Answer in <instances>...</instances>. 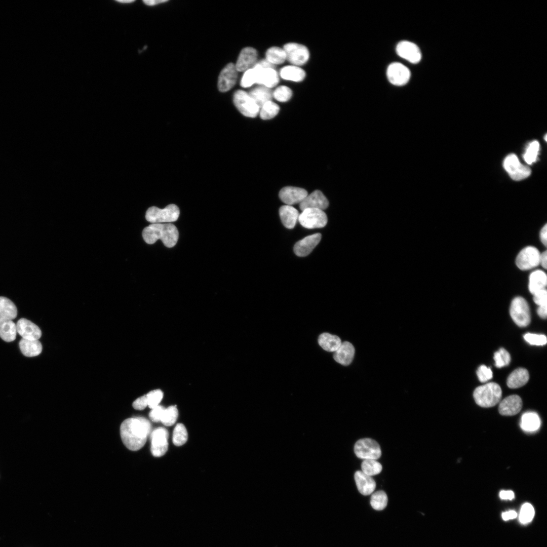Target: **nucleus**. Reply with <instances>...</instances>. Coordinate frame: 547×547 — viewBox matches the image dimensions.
<instances>
[{"mask_svg":"<svg viewBox=\"0 0 547 547\" xmlns=\"http://www.w3.org/2000/svg\"><path fill=\"white\" fill-rule=\"evenodd\" d=\"M178 412L176 406H171L165 408L161 422L166 426H171L176 421Z\"/></svg>","mask_w":547,"mask_h":547,"instance_id":"nucleus-41","label":"nucleus"},{"mask_svg":"<svg viewBox=\"0 0 547 547\" xmlns=\"http://www.w3.org/2000/svg\"><path fill=\"white\" fill-rule=\"evenodd\" d=\"M188 439V434L185 426L182 423L177 424L175 427L172 437L173 444L177 446L184 444Z\"/></svg>","mask_w":547,"mask_h":547,"instance_id":"nucleus-39","label":"nucleus"},{"mask_svg":"<svg viewBox=\"0 0 547 547\" xmlns=\"http://www.w3.org/2000/svg\"><path fill=\"white\" fill-rule=\"evenodd\" d=\"M362 471L369 476L379 474L382 471V465L375 459H365L361 464Z\"/></svg>","mask_w":547,"mask_h":547,"instance_id":"nucleus-37","label":"nucleus"},{"mask_svg":"<svg viewBox=\"0 0 547 547\" xmlns=\"http://www.w3.org/2000/svg\"><path fill=\"white\" fill-rule=\"evenodd\" d=\"M280 74L283 79L294 82H301L305 76V71L302 68L294 65L283 67Z\"/></svg>","mask_w":547,"mask_h":547,"instance_id":"nucleus-33","label":"nucleus"},{"mask_svg":"<svg viewBox=\"0 0 547 547\" xmlns=\"http://www.w3.org/2000/svg\"><path fill=\"white\" fill-rule=\"evenodd\" d=\"M233 101L238 110L245 116L255 118L259 112V106L244 91H237L234 93Z\"/></svg>","mask_w":547,"mask_h":547,"instance_id":"nucleus-7","label":"nucleus"},{"mask_svg":"<svg viewBox=\"0 0 547 547\" xmlns=\"http://www.w3.org/2000/svg\"><path fill=\"white\" fill-rule=\"evenodd\" d=\"M151 424L144 417H132L125 420L120 426L122 440L130 450L137 451L143 447L151 432Z\"/></svg>","mask_w":547,"mask_h":547,"instance_id":"nucleus-1","label":"nucleus"},{"mask_svg":"<svg viewBox=\"0 0 547 547\" xmlns=\"http://www.w3.org/2000/svg\"><path fill=\"white\" fill-rule=\"evenodd\" d=\"M539 264H541V265L544 268H545V269L546 268V266H547V253H546V251H545L543 252L542 253H540V259H539Z\"/></svg>","mask_w":547,"mask_h":547,"instance_id":"nucleus-56","label":"nucleus"},{"mask_svg":"<svg viewBox=\"0 0 547 547\" xmlns=\"http://www.w3.org/2000/svg\"><path fill=\"white\" fill-rule=\"evenodd\" d=\"M147 399V406L150 409L159 405L163 397V393L160 389H155L149 392L145 395Z\"/></svg>","mask_w":547,"mask_h":547,"instance_id":"nucleus-45","label":"nucleus"},{"mask_svg":"<svg viewBox=\"0 0 547 547\" xmlns=\"http://www.w3.org/2000/svg\"><path fill=\"white\" fill-rule=\"evenodd\" d=\"M511 359L510 354L503 348H500L494 354L495 365L499 368L508 365L511 362Z\"/></svg>","mask_w":547,"mask_h":547,"instance_id":"nucleus-43","label":"nucleus"},{"mask_svg":"<svg viewBox=\"0 0 547 547\" xmlns=\"http://www.w3.org/2000/svg\"><path fill=\"white\" fill-rule=\"evenodd\" d=\"M17 315L15 304L7 297L0 296V317L13 320Z\"/></svg>","mask_w":547,"mask_h":547,"instance_id":"nucleus-34","label":"nucleus"},{"mask_svg":"<svg viewBox=\"0 0 547 547\" xmlns=\"http://www.w3.org/2000/svg\"><path fill=\"white\" fill-rule=\"evenodd\" d=\"M248 94L260 108L266 102L271 101L272 97L271 90L262 85L253 88Z\"/></svg>","mask_w":547,"mask_h":547,"instance_id":"nucleus-32","label":"nucleus"},{"mask_svg":"<svg viewBox=\"0 0 547 547\" xmlns=\"http://www.w3.org/2000/svg\"><path fill=\"white\" fill-rule=\"evenodd\" d=\"M529 378L528 370L519 368L513 371L508 376L507 385L511 388H517L526 384Z\"/></svg>","mask_w":547,"mask_h":547,"instance_id":"nucleus-26","label":"nucleus"},{"mask_svg":"<svg viewBox=\"0 0 547 547\" xmlns=\"http://www.w3.org/2000/svg\"><path fill=\"white\" fill-rule=\"evenodd\" d=\"M499 497L503 500H512L515 497V494L512 490H501L499 492Z\"/></svg>","mask_w":547,"mask_h":547,"instance_id":"nucleus-52","label":"nucleus"},{"mask_svg":"<svg viewBox=\"0 0 547 547\" xmlns=\"http://www.w3.org/2000/svg\"><path fill=\"white\" fill-rule=\"evenodd\" d=\"M539 149V144L537 141L531 142L524 154V159L528 164H532L535 162Z\"/></svg>","mask_w":547,"mask_h":547,"instance_id":"nucleus-42","label":"nucleus"},{"mask_svg":"<svg viewBox=\"0 0 547 547\" xmlns=\"http://www.w3.org/2000/svg\"><path fill=\"white\" fill-rule=\"evenodd\" d=\"M354 452L358 458L364 460H377L381 455L379 445L370 438H363L357 441L354 446Z\"/></svg>","mask_w":547,"mask_h":547,"instance_id":"nucleus-8","label":"nucleus"},{"mask_svg":"<svg viewBox=\"0 0 547 547\" xmlns=\"http://www.w3.org/2000/svg\"><path fill=\"white\" fill-rule=\"evenodd\" d=\"M257 52L254 48H244L241 51L235 65L237 70L244 71L252 68L257 63Z\"/></svg>","mask_w":547,"mask_h":547,"instance_id":"nucleus-21","label":"nucleus"},{"mask_svg":"<svg viewBox=\"0 0 547 547\" xmlns=\"http://www.w3.org/2000/svg\"><path fill=\"white\" fill-rule=\"evenodd\" d=\"M387 496L382 490H379L373 493L371 496L370 504L375 510L381 511L387 505Z\"/></svg>","mask_w":547,"mask_h":547,"instance_id":"nucleus-38","label":"nucleus"},{"mask_svg":"<svg viewBox=\"0 0 547 547\" xmlns=\"http://www.w3.org/2000/svg\"><path fill=\"white\" fill-rule=\"evenodd\" d=\"M308 194L307 191L302 188L286 186L281 189L279 198L287 205L300 204Z\"/></svg>","mask_w":547,"mask_h":547,"instance_id":"nucleus-16","label":"nucleus"},{"mask_svg":"<svg viewBox=\"0 0 547 547\" xmlns=\"http://www.w3.org/2000/svg\"><path fill=\"white\" fill-rule=\"evenodd\" d=\"M165 408L160 405H158L151 409L149 414L151 420L154 422L161 421Z\"/></svg>","mask_w":547,"mask_h":547,"instance_id":"nucleus-49","label":"nucleus"},{"mask_svg":"<svg viewBox=\"0 0 547 547\" xmlns=\"http://www.w3.org/2000/svg\"><path fill=\"white\" fill-rule=\"evenodd\" d=\"M544 139L545 140V141H546V135H545Z\"/></svg>","mask_w":547,"mask_h":547,"instance_id":"nucleus-59","label":"nucleus"},{"mask_svg":"<svg viewBox=\"0 0 547 547\" xmlns=\"http://www.w3.org/2000/svg\"><path fill=\"white\" fill-rule=\"evenodd\" d=\"M355 353L353 345L348 341H344L334 352L335 361L343 366H348L352 362Z\"/></svg>","mask_w":547,"mask_h":547,"instance_id":"nucleus-23","label":"nucleus"},{"mask_svg":"<svg viewBox=\"0 0 547 547\" xmlns=\"http://www.w3.org/2000/svg\"><path fill=\"white\" fill-rule=\"evenodd\" d=\"M265 56V59L274 65L282 64L286 59V55L284 49L277 47L269 48Z\"/></svg>","mask_w":547,"mask_h":547,"instance_id":"nucleus-35","label":"nucleus"},{"mask_svg":"<svg viewBox=\"0 0 547 547\" xmlns=\"http://www.w3.org/2000/svg\"><path fill=\"white\" fill-rule=\"evenodd\" d=\"M524 339L529 344L535 345H543L546 343V337L544 335L526 333Z\"/></svg>","mask_w":547,"mask_h":547,"instance_id":"nucleus-47","label":"nucleus"},{"mask_svg":"<svg viewBox=\"0 0 547 547\" xmlns=\"http://www.w3.org/2000/svg\"><path fill=\"white\" fill-rule=\"evenodd\" d=\"M132 405L133 408L136 410H143L147 406L146 395H144L137 398L134 401Z\"/></svg>","mask_w":547,"mask_h":547,"instance_id":"nucleus-51","label":"nucleus"},{"mask_svg":"<svg viewBox=\"0 0 547 547\" xmlns=\"http://www.w3.org/2000/svg\"><path fill=\"white\" fill-rule=\"evenodd\" d=\"M354 478L357 488L362 495H368L374 491L376 482L372 477L361 471H358L355 473Z\"/></svg>","mask_w":547,"mask_h":547,"instance_id":"nucleus-24","label":"nucleus"},{"mask_svg":"<svg viewBox=\"0 0 547 547\" xmlns=\"http://www.w3.org/2000/svg\"><path fill=\"white\" fill-rule=\"evenodd\" d=\"M169 433L164 427H158L150 433V450L155 457L164 455L168 450Z\"/></svg>","mask_w":547,"mask_h":547,"instance_id":"nucleus-12","label":"nucleus"},{"mask_svg":"<svg viewBox=\"0 0 547 547\" xmlns=\"http://www.w3.org/2000/svg\"><path fill=\"white\" fill-rule=\"evenodd\" d=\"M16 325L12 320L0 317V337L5 341H14L17 334Z\"/></svg>","mask_w":547,"mask_h":547,"instance_id":"nucleus-29","label":"nucleus"},{"mask_svg":"<svg viewBox=\"0 0 547 547\" xmlns=\"http://www.w3.org/2000/svg\"><path fill=\"white\" fill-rule=\"evenodd\" d=\"M546 284L547 277L543 271L536 270L530 275L528 288L532 294L538 291L545 289Z\"/></svg>","mask_w":547,"mask_h":547,"instance_id":"nucleus-27","label":"nucleus"},{"mask_svg":"<svg viewBox=\"0 0 547 547\" xmlns=\"http://www.w3.org/2000/svg\"><path fill=\"white\" fill-rule=\"evenodd\" d=\"M540 423V418L536 413L527 412L521 417L520 426L524 431L532 433L539 429Z\"/></svg>","mask_w":547,"mask_h":547,"instance_id":"nucleus-28","label":"nucleus"},{"mask_svg":"<svg viewBox=\"0 0 547 547\" xmlns=\"http://www.w3.org/2000/svg\"><path fill=\"white\" fill-rule=\"evenodd\" d=\"M477 374L479 380L482 382H486L492 378V372L491 369L484 365L478 368Z\"/></svg>","mask_w":547,"mask_h":547,"instance_id":"nucleus-48","label":"nucleus"},{"mask_svg":"<svg viewBox=\"0 0 547 547\" xmlns=\"http://www.w3.org/2000/svg\"><path fill=\"white\" fill-rule=\"evenodd\" d=\"M117 2L120 3H131L134 2V1H116Z\"/></svg>","mask_w":547,"mask_h":547,"instance_id":"nucleus-58","label":"nucleus"},{"mask_svg":"<svg viewBox=\"0 0 547 547\" xmlns=\"http://www.w3.org/2000/svg\"><path fill=\"white\" fill-rule=\"evenodd\" d=\"M179 214V209L175 204H170L164 209L152 206L146 211L145 218L152 223H170L176 221Z\"/></svg>","mask_w":547,"mask_h":547,"instance_id":"nucleus-4","label":"nucleus"},{"mask_svg":"<svg viewBox=\"0 0 547 547\" xmlns=\"http://www.w3.org/2000/svg\"><path fill=\"white\" fill-rule=\"evenodd\" d=\"M256 81L257 71L252 67L245 71L241 81V86L244 88L249 87L256 83Z\"/></svg>","mask_w":547,"mask_h":547,"instance_id":"nucleus-46","label":"nucleus"},{"mask_svg":"<svg viewBox=\"0 0 547 547\" xmlns=\"http://www.w3.org/2000/svg\"><path fill=\"white\" fill-rule=\"evenodd\" d=\"M253 67L257 71V84L269 89L278 84L279 75L274 68H262L257 62Z\"/></svg>","mask_w":547,"mask_h":547,"instance_id":"nucleus-17","label":"nucleus"},{"mask_svg":"<svg viewBox=\"0 0 547 547\" xmlns=\"http://www.w3.org/2000/svg\"><path fill=\"white\" fill-rule=\"evenodd\" d=\"M538 315L542 319H546L547 314V305L539 306L537 309Z\"/></svg>","mask_w":547,"mask_h":547,"instance_id":"nucleus-55","label":"nucleus"},{"mask_svg":"<svg viewBox=\"0 0 547 547\" xmlns=\"http://www.w3.org/2000/svg\"><path fill=\"white\" fill-rule=\"evenodd\" d=\"M474 398L479 406L489 408L498 404L501 400L502 390L499 384L489 382L477 387L473 394Z\"/></svg>","mask_w":547,"mask_h":547,"instance_id":"nucleus-3","label":"nucleus"},{"mask_svg":"<svg viewBox=\"0 0 547 547\" xmlns=\"http://www.w3.org/2000/svg\"><path fill=\"white\" fill-rule=\"evenodd\" d=\"M17 333L22 338L28 340H38L42 336L40 328L30 321L21 318L17 323Z\"/></svg>","mask_w":547,"mask_h":547,"instance_id":"nucleus-18","label":"nucleus"},{"mask_svg":"<svg viewBox=\"0 0 547 547\" xmlns=\"http://www.w3.org/2000/svg\"><path fill=\"white\" fill-rule=\"evenodd\" d=\"M279 110L280 107L279 105L276 103L269 101L264 103L260 108V116L262 120H269L277 115Z\"/></svg>","mask_w":547,"mask_h":547,"instance_id":"nucleus-36","label":"nucleus"},{"mask_svg":"<svg viewBox=\"0 0 547 547\" xmlns=\"http://www.w3.org/2000/svg\"><path fill=\"white\" fill-rule=\"evenodd\" d=\"M328 206L329 201L327 198L320 190H316L307 195L299 204V208L302 211L307 208H315L324 211Z\"/></svg>","mask_w":547,"mask_h":547,"instance_id":"nucleus-19","label":"nucleus"},{"mask_svg":"<svg viewBox=\"0 0 547 547\" xmlns=\"http://www.w3.org/2000/svg\"><path fill=\"white\" fill-rule=\"evenodd\" d=\"M535 511L533 506L529 503H524L520 510L519 520L520 523L526 524L530 522L534 516Z\"/></svg>","mask_w":547,"mask_h":547,"instance_id":"nucleus-40","label":"nucleus"},{"mask_svg":"<svg viewBox=\"0 0 547 547\" xmlns=\"http://www.w3.org/2000/svg\"><path fill=\"white\" fill-rule=\"evenodd\" d=\"M503 167L511 178L516 181L523 180L531 174L529 167L522 164L515 154H510L505 158Z\"/></svg>","mask_w":547,"mask_h":547,"instance_id":"nucleus-9","label":"nucleus"},{"mask_svg":"<svg viewBox=\"0 0 547 547\" xmlns=\"http://www.w3.org/2000/svg\"><path fill=\"white\" fill-rule=\"evenodd\" d=\"M298 220L303 227L308 229L323 227L328 221L323 210L315 208H307L302 211Z\"/></svg>","mask_w":547,"mask_h":547,"instance_id":"nucleus-6","label":"nucleus"},{"mask_svg":"<svg viewBox=\"0 0 547 547\" xmlns=\"http://www.w3.org/2000/svg\"><path fill=\"white\" fill-rule=\"evenodd\" d=\"M19 345L21 351L26 357H32L39 355L42 351V345L38 340H28L22 338Z\"/></svg>","mask_w":547,"mask_h":547,"instance_id":"nucleus-30","label":"nucleus"},{"mask_svg":"<svg viewBox=\"0 0 547 547\" xmlns=\"http://www.w3.org/2000/svg\"><path fill=\"white\" fill-rule=\"evenodd\" d=\"M396 51L399 56L411 63L416 64L421 58V52L418 47L407 41L399 43L396 47Z\"/></svg>","mask_w":547,"mask_h":547,"instance_id":"nucleus-15","label":"nucleus"},{"mask_svg":"<svg viewBox=\"0 0 547 547\" xmlns=\"http://www.w3.org/2000/svg\"><path fill=\"white\" fill-rule=\"evenodd\" d=\"M238 71L233 63L227 64L221 71L218 81V88L222 92L231 89L235 85L238 77Z\"/></svg>","mask_w":547,"mask_h":547,"instance_id":"nucleus-14","label":"nucleus"},{"mask_svg":"<svg viewBox=\"0 0 547 547\" xmlns=\"http://www.w3.org/2000/svg\"><path fill=\"white\" fill-rule=\"evenodd\" d=\"M540 239L542 243L546 247L547 244V225L545 224L540 232Z\"/></svg>","mask_w":547,"mask_h":547,"instance_id":"nucleus-54","label":"nucleus"},{"mask_svg":"<svg viewBox=\"0 0 547 547\" xmlns=\"http://www.w3.org/2000/svg\"><path fill=\"white\" fill-rule=\"evenodd\" d=\"M143 3L148 6H154L161 3L167 2L166 0H145L143 1Z\"/></svg>","mask_w":547,"mask_h":547,"instance_id":"nucleus-57","label":"nucleus"},{"mask_svg":"<svg viewBox=\"0 0 547 547\" xmlns=\"http://www.w3.org/2000/svg\"><path fill=\"white\" fill-rule=\"evenodd\" d=\"M386 75L389 82L396 86L406 84L410 77L409 69L403 64L395 62L387 67Z\"/></svg>","mask_w":547,"mask_h":547,"instance_id":"nucleus-13","label":"nucleus"},{"mask_svg":"<svg viewBox=\"0 0 547 547\" xmlns=\"http://www.w3.org/2000/svg\"><path fill=\"white\" fill-rule=\"evenodd\" d=\"M533 295V301L538 306L547 305V291L546 289L535 293Z\"/></svg>","mask_w":547,"mask_h":547,"instance_id":"nucleus-50","label":"nucleus"},{"mask_svg":"<svg viewBox=\"0 0 547 547\" xmlns=\"http://www.w3.org/2000/svg\"><path fill=\"white\" fill-rule=\"evenodd\" d=\"M142 237L148 244L161 240L166 247L172 248L178 241L179 233L177 227L172 223H151L143 229Z\"/></svg>","mask_w":547,"mask_h":547,"instance_id":"nucleus-2","label":"nucleus"},{"mask_svg":"<svg viewBox=\"0 0 547 547\" xmlns=\"http://www.w3.org/2000/svg\"><path fill=\"white\" fill-rule=\"evenodd\" d=\"M292 95V90L285 86H279L272 93L274 97L280 102L288 101L291 98Z\"/></svg>","mask_w":547,"mask_h":547,"instance_id":"nucleus-44","label":"nucleus"},{"mask_svg":"<svg viewBox=\"0 0 547 547\" xmlns=\"http://www.w3.org/2000/svg\"><path fill=\"white\" fill-rule=\"evenodd\" d=\"M510 313L514 322L520 327L527 326L531 321L529 306L523 297H515L512 301Z\"/></svg>","mask_w":547,"mask_h":547,"instance_id":"nucleus-5","label":"nucleus"},{"mask_svg":"<svg viewBox=\"0 0 547 547\" xmlns=\"http://www.w3.org/2000/svg\"><path fill=\"white\" fill-rule=\"evenodd\" d=\"M540 253L534 247H526L517 255L516 264L521 270H525L533 268L539 264Z\"/></svg>","mask_w":547,"mask_h":547,"instance_id":"nucleus-11","label":"nucleus"},{"mask_svg":"<svg viewBox=\"0 0 547 547\" xmlns=\"http://www.w3.org/2000/svg\"><path fill=\"white\" fill-rule=\"evenodd\" d=\"M522 407V401L518 395L509 396L499 403L498 410L504 416H513L518 413Z\"/></svg>","mask_w":547,"mask_h":547,"instance_id":"nucleus-22","label":"nucleus"},{"mask_svg":"<svg viewBox=\"0 0 547 547\" xmlns=\"http://www.w3.org/2000/svg\"><path fill=\"white\" fill-rule=\"evenodd\" d=\"M321 239V234L315 233L308 236L297 242L294 246L295 254L299 257L309 255L319 244Z\"/></svg>","mask_w":547,"mask_h":547,"instance_id":"nucleus-20","label":"nucleus"},{"mask_svg":"<svg viewBox=\"0 0 547 547\" xmlns=\"http://www.w3.org/2000/svg\"><path fill=\"white\" fill-rule=\"evenodd\" d=\"M286 59L294 66H300L305 64L309 57L307 48L301 44L294 43L286 44L283 48Z\"/></svg>","mask_w":547,"mask_h":547,"instance_id":"nucleus-10","label":"nucleus"},{"mask_svg":"<svg viewBox=\"0 0 547 547\" xmlns=\"http://www.w3.org/2000/svg\"><path fill=\"white\" fill-rule=\"evenodd\" d=\"M340 338L335 335L328 333H323L319 336L318 343L325 350L329 352H335L341 344Z\"/></svg>","mask_w":547,"mask_h":547,"instance_id":"nucleus-31","label":"nucleus"},{"mask_svg":"<svg viewBox=\"0 0 547 547\" xmlns=\"http://www.w3.org/2000/svg\"><path fill=\"white\" fill-rule=\"evenodd\" d=\"M279 214L283 224L288 229L294 228L299 215L297 209L287 205L280 207Z\"/></svg>","mask_w":547,"mask_h":547,"instance_id":"nucleus-25","label":"nucleus"},{"mask_svg":"<svg viewBox=\"0 0 547 547\" xmlns=\"http://www.w3.org/2000/svg\"><path fill=\"white\" fill-rule=\"evenodd\" d=\"M517 516V513L514 510H510L502 514V518L503 520L507 521L510 519L516 518Z\"/></svg>","mask_w":547,"mask_h":547,"instance_id":"nucleus-53","label":"nucleus"}]
</instances>
